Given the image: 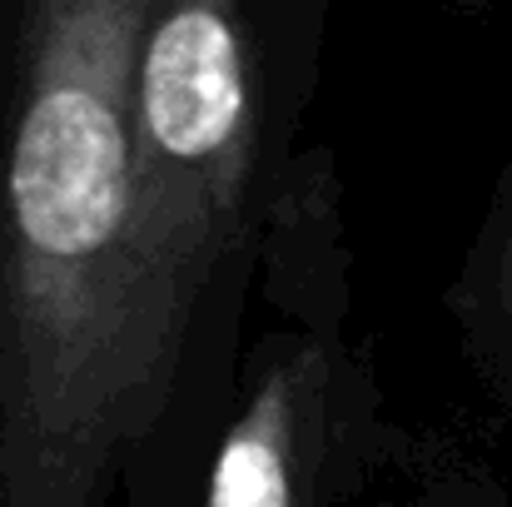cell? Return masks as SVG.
<instances>
[{"mask_svg":"<svg viewBox=\"0 0 512 507\" xmlns=\"http://www.w3.org/2000/svg\"><path fill=\"white\" fill-rule=\"evenodd\" d=\"M329 0H160L135 65V304L115 507H199Z\"/></svg>","mask_w":512,"mask_h":507,"instance_id":"cell-1","label":"cell"},{"mask_svg":"<svg viewBox=\"0 0 512 507\" xmlns=\"http://www.w3.org/2000/svg\"><path fill=\"white\" fill-rule=\"evenodd\" d=\"M155 5L15 0L0 25V507H115Z\"/></svg>","mask_w":512,"mask_h":507,"instance_id":"cell-2","label":"cell"},{"mask_svg":"<svg viewBox=\"0 0 512 507\" xmlns=\"http://www.w3.org/2000/svg\"><path fill=\"white\" fill-rule=\"evenodd\" d=\"M353 269L339 155L309 140L274 204L239 393L199 507H358L368 498L398 423L358 319Z\"/></svg>","mask_w":512,"mask_h":507,"instance_id":"cell-3","label":"cell"},{"mask_svg":"<svg viewBox=\"0 0 512 507\" xmlns=\"http://www.w3.org/2000/svg\"><path fill=\"white\" fill-rule=\"evenodd\" d=\"M448 309L483 388L512 418V155L463 254L458 284L448 289Z\"/></svg>","mask_w":512,"mask_h":507,"instance_id":"cell-4","label":"cell"},{"mask_svg":"<svg viewBox=\"0 0 512 507\" xmlns=\"http://www.w3.org/2000/svg\"><path fill=\"white\" fill-rule=\"evenodd\" d=\"M358 507H512V483L458 443L393 428L383 468Z\"/></svg>","mask_w":512,"mask_h":507,"instance_id":"cell-5","label":"cell"},{"mask_svg":"<svg viewBox=\"0 0 512 507\" xmlns=\"http://www.w3.org/2000/svg\"><path fill=\"white\" fill-rule=\"evenodd\" d=\"M443 5H453L458 15H483V10H488L493 0H443Z\"/></svg>","mask_w":512,"mask_h":507,"instance_id":"cell-6","label":"cell"},{"mask_svg":"<svg viewBox=\"0 0 512 507\" xmlns=\"http://www.w3.org/2000/svg\"><path fill=\"white\" fill-rule=\"evenodd\" d=\"M10 5H15V0H0V25H5V15H10Z\"/></svg>","mask_w":512,"mask_h":507,"instance_id":"cell-7","label":"cell"}]
</instances>
